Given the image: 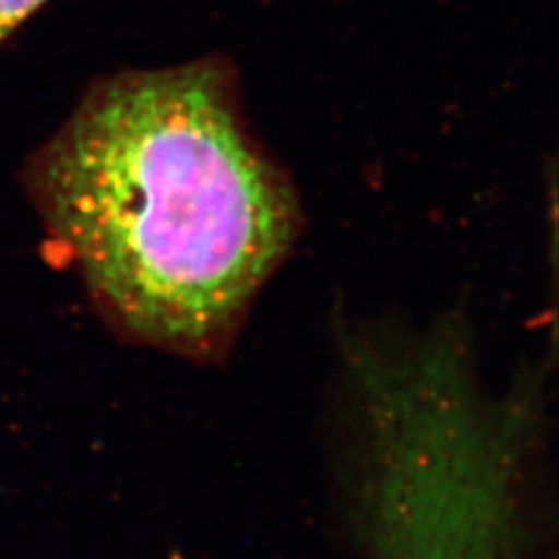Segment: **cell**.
Here are the masks:
<instances>
[{
  "label": "cell",
  "instance_id": "6da1fadb",
  "mask_svg": "<svg viewBox=\"0 0 559 559\" xmlns=\"http://www.w3.org/2000/svg\"><path fill=\"white\" fill-rule=\"evenodd\" d=\"M25 187L104 320L191 359L228 350L299 237L295 189L249 133L222 59L98 81L34 152Z\"/></svg>",
  "mask_w": 559,
  "mask_h": 559
},
{
  "label": "cell",
  "instance_id": "7a4b0ae2",
  "mask_svg": "<svg viewBox=\"0 0 559 559\" xmlns=\"http://www.w3.org/2000/svg\"><path fill=\"white\" fill-rule=\"evenodd\" d=\"M48 0H0V41L15 32L23 21L32 17Z\"/></svg>",
  "mask_w": 559,
  "mask_h": 559
}]
</instances>
